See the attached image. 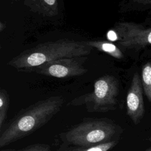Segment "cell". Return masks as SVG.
<instances>
[{
  "mask_svg": "<svg viewBox=\"0 0 151 151\" xmlns=\"http://www.w3.org/2000/svg\"><path fill=\"white\" fill-rule=\"evenodd\" d=\"M93 48L87 41L64 38L38 44L9 61L7 64L18 70H32L50 61L89 55Z\"/></svg>",
  "mask_w": 151,
  "mask_h": 151,
  "instance_id": "1",
  "label": "cell"
},
{
  "mask_svg": "<svg viewBox=\"0 0 151 151\" xmlns=\"http://www.w3.org/2000/svg\"><path fill=\"white\" fill-rule=\"evenodd\" d=\"M64 99L51 96L22 110L0 136L2 147L25 137L47 123L61 110Z\"/></svg>",
  "mask_w": 151,
  "mask_h": 151,
  "instance_id": "2",
  "label": "cell"
},
{
  "mask_svg": "<svg viewBox=\"0 0 151 151\" xmlns=\"http://www.w3.org/2000/svg\"><path fill=\"white\" fill-rule=\"evenodd\" d=\"M122 128L108 119L84 120L61 134L65 144L90 146L117 140Z\"/></svg>",
  "mask_w": 151,
  "mask_h": 151,
  "instance_id": "3",
  "label": "cell"
},
{
  "mask_svg": "<svg viewBox=\"0 0 151 151\" xmlns=\"http://www.w3.org/2000/svg\"><path fill=\"white\" fill-rule=\"evenodd\" d=\"M119 92L117 79L113 76L105 75L95 81L92 92L74 99L67 106L85 105L88 112L106 113L116 109Z\"/></svg>",
  "mask_w": 151,
  "mask_h": 151,
  "instance_id": "4",
  "label": "cell"
},
{
  "mask_svg": "<svg viewBox=\"0 0 151 151\" xmlns=\"http://www.w3.org/2000/svg\"><path fill=\"white\" fill-rule=\"evenodd\" d=\"M87 58L68 57L50 61L41 65L32 71L37 73L56 78H66L81 76L87 72L83 64Z\"/></svg>",
  "mask_w": 151,
  "mask_h": 151,
  "instance_id": "5",
  "label": "cell"
},
{
  "mask_svg": "<svg viewBox=\"0 0 151 151\" xmlns=\"http://www.w3.org/2000/svg\"><path fill=\"white\" fill-rule=\"evenodd\" d=\"M119 44L126 48L151 45V28H145L133 22H121L114 27Z\"/></svg>",
  "mask_w": 151,
  "mask_h": 151,
  "instance_id": "6",
  "label": "cell"
},
{
  "mask_svg": "<svg viewBox=\"0 0 151 151\" xmlns=\"http://www.w3.org/2000/svg\"><path fill=\"white\" fill-rule=\"evenodd\" d=\"M126 112L134 124H139L145 114L143 87L137 73L133 74L127 93Z\"/></svg>",
  "mask_w": 151,
  "mask_h": 151,
  "instance_id": "7",
  "label": "cell"
},
{
  "mask_svg": "<svg viewBox=\"0 0 151 151\" xmlns=\"http://www.w3.org/2000/svg\"><path fill=\"white\" fill-rule=\"evenodd\" d=\"M29 9L40 15L52 17L58 14V0H22Z\"/></svg>",
  "mask_w": 151,
  "mask_h": 151,
  "instance_id": "8",
  "label": "cell"
},
{
  "mask_svg": "<svg viewBox=\"0 0 151 151\" xmlns=\"http://www.w3.org/2000/svg\"><path fill=\"white\" fill-rule=\"evenodd\" d=\"M119 140H114L109 142L94 146H83L64 144L57 151H109L116 146Z\"/></svg>",
  "mask_w": 151,
  "mask_h": 151,
  "instance_id": "9",
  "label": "cell"
},
{
  "mask_svg": "<svg viewBox=\"0 0 151 151\" xmlns=\"http://www.w3.org/2000/svg\"><path fill=\"white\" fill-rule=\"evenodd\" d=\"M88 45L93 48L105 52L116 59H122L124 55L120 49L113 43L106 41H88Z\"/></svg>",
  "mask_w": 151,
  "mask_h": 151,
  "instance_id": "10",
  "label": "cell"
},
{
  "mask_svg": "<svg viewBox=\"0 0 151 151\" xmlns=\"http://www.w3.org/2000/svg\"><path fill=\"white\" fill-rule=\"evenodd\" d=\"M142 84L144 93L149 101H151V63L145 64L142 70Z\"/></svg>",
  "mask_w": 151,
  "mask_h": 151,
  "instance_id": "11",
  "label": "cell"
},
{
  "mask_svg": "<svg viewBox=\"0 0 151 151\" xmlns=\"http://www.w3.org/2000/svg\"><path fill=\"white\" fill-rule=\"evenodd\" d=\"M9 106V98L6 91L1 89L0 91V127L6 117L7 110Z\"/></svg>",
  "mask_w": 151,
  "mask_h": 151,
  "instance_id": "12",
  "label": "cell"
},
{
  "mask_svg": "<svg viewBox=\"0 0 151 151\" xmlns=\"http://www.w3.org/2000/svg\"><path fill=\"white\" fill-rule=\"evenodd\" d=\"M2 151H11V150H6ZM18 151H51L50 146L44 143H36L28 146Z\"/></svg>",
  "mask_w": 151,
  "mask_h": 151,
  "instance_id": "13",
  "label": "cell"
},
{
  "mask_svg": "<svg viewBox=\"0 0 151 151\" xmlns=\"http://www.w3.org/2000/svg\"><path fill=\"white\" fill-rule=\"evenodd\" d=\"M137 3L143 4H151V0H133Z\"/></svg>",
  "mask_w": 151,
  "mask_h": 151,
  "instance_id": "14",
  "label": "cell"
},
{
  "mask_svg": "<svg viewBox=\"0 0 151 151\" xmlns=\"http://www.w3.org/2000/svg\"><path fill=\"white\" fill-rule=\"evenodd\" d=\"M6 27V24L3 22L2 21L0 22V32H2Z\"/></svg>",
  "mask_w": 151,
  "mask_h": 151,
  "instance_id": "15",
  "label": "cell"
},
{
  "mask_svg": "<svg viewBox=\"0 0 151 151\" xmlns=\"http://www.w3.org/2000/svg\"><path fill=\"white\" fill-rule=\"evenodd\" d=\"M144 151H151V147H149V148L146 149V150H145Z\"/></svg>",
  "mask_w": 151,
  "mask_h": 151,
  "instance_id": "16",
  "label": "cell"
},
{
  "mask_svg": "<svg viewBox=\"0 0 151 151\" xmlns=\"http://www.w3.org/2000/svg\"><path fill=\"white\" fill-rule=\"evenodd\" d=\"M148 140H149V141H150V142H151V136H150V137H149L148 138Z\"/></svg>",
  "mask_w": 151,
  "mask_h": 151,
  "instance_id": "17",
  "label": "cell"
}]
</instances>
